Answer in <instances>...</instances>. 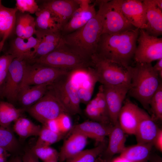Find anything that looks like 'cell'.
Returning a JSON list of instances; mask_svg holds the SVG:
<instances>
[{
  "label": "cell",
  "instance_id": "obj_1",
  "mask_svg": "<svg viewBox=\"0 0 162 162\" xmlns=\"http://www.w3.org/2000/svg\"><path fill=\"white\" fill-rule=\"evenodd\" d=\"M139 31L136 28L113 34H102L96 53L108 60L129 66L137 46Z\"/></svg>",
  "mask_w": 162,
  "mask_h": 162
},
{
  "label": "cell",
  "instance_id": "obj_2",
  "mask_svg": "<svg viewBox=\"0 0 162 162\" xmlns=\"http://www.w3.org/2000/svg\"><path fill=\"white\" fill-rule=\"evenodd\" d=\"M102 25L100 9L95 15L81 28L62 35L64 43L81 56L91 60L95 53L101 35Z\"/></svg>",
  "mask_w": 162,
  "mask_h": 162
},
{
  "label": "cell",
  "instance_id": "obj_3",
  "mask_svg": "<svg viewBox=\"0 0 162 162\" xmlns=\"http://www.w3.org/2000/svg\"><path fill=\"white\" fill-rule=\"evenodd\" d=\"M159 78L151 63H136L132 67L128 93L148 110L151 99L161 83Z\"/></svg>",
  "mask_w": 162,
  "mask_h": 162
},
{
  "label": "cell",
  "instance_id": "obj_4",
  "mask_svg": "<svg viewBox=\"0 0 162 162\" xmlns=\"http://www.w3.org/2000/svg\"><path fill=\"white\" fill-rule=\"evenodd\" d=\"M92 68L98 82L104 86H130L132 67L125 66L107 59L96 53L91 57Z\"/></svg>",
  "mask_w": 162,
  "mask_h": 162
},
{
  "label": "cell",
  "instance_id": "obj_5",
  "mask_svg": "<svg viewBox=\"0 0 162 162\" xmlns=\"http://www.w3.org/2000/svg\"><path fill=\"white\" fill-rule=\"evenodd\" d=\"M71 71L92 67L91 60L84 58L68 47L62 40L52 52L28 61Z\"/></svg>",
  "mask_w": 162,
  "mask_h": 162
},
{
  "label": "cell",
  "instance_id": "obj_6",
  "mask_svg": "<svg viewBox=\"0 0 162 162\" xmlns=\"http://www.w3.org/2000/svg\"><path fill=\"white\" fill-rule=\"evenodd\" d=\"M95 3L100 10L102 34H113L136 28L122 14L115 0H97Z\"/></svg>",
  "mask_w": 162,
  "mask_h": 162
},
{
  "label": "cell",
  "instance_id": "obj_7",
  "mask_svg": "<svg viewBox=\"0 0 162 162\" xmlns=\"http://www.w3.org/2000/svg\"><path fill=\"white\" fill-rule=\"evenodd\" d=\"M49 88L54 92L69 114H80V100L78 88L72 76V71L52 82Z\"/></svg>",
  "mask_w": 162,
  "mask_h": 162
},
{
  "label": "cell",
  "instance_id": "obj_8",
  "mask_svg": "<svg viewBox=\"0 0 162 162\" xmlns=\"http://www.w3.org/2000/svg\"><path fill=\"white\" fill-rule=\"evenodd\" d=\"M26 110L43 125L48 121L56 118L63 113L69 114L48 86L44 96L35 104L26 109Z\"/></svg>",
  "mask_w": 162,
  "mask_h": 162
},
{
  "label": "cell",
  "instance_id": "obj_9",
  "mask_svg": "<svg viewBox=\"0 0 162 162\" xmlns=\"http://www.w3.org/2000/svg\"><path fill=\"white\" fill-rule=\"evenodd\" d=\"M133 59L136 63H150L162 58V38L151 35L139 29Z\"/></svg>",
  "mask_w": 162,
  "mask_h": 162
},
{
  "label": "cell",
  "instance_id": "obj_10",
  "mask_svg": "<svg viewBox=\"0 0 162 162\" xmlns=\"http://www.w3.org/2000/svg\"><path fill=\"white\" fill-rule=\"evenodd\" d=\"M70 71L27 61L21 88L26 86L51 84Z\"/></svg>",
  "mask_w": 162,
  "mask_h": 162
},
{
  "label": "cell",
  "instance_id": "obj_11",
  "mask_svg": "<svg viewBox=\"0 0 162 162\" xmlns=\"http://www.w3.org/2000/svg\"><path fill=\"white\" fill-rule=\"evenodd\" d=\"M27 62L26 60L15 58L9 66L0 98H5L7 101L12 104L17 101Z\"/></svg>",
  "mask_w": 162,
  "mask_h": 162
},
{
  "label": "cell",
  "instance_id": "obj_12",
  "mask_svg": "<svg viewBox=\"0 0 162 162\" xmlns=\"http://www.w3.org/2000/svg\"><path fill=\"white\" fill-rule=\"evenodd\" d=\"M121 12L136 28L145 29L147 27L145 7L142 0H115Z\"/></svg>",
  "mask_w": 162,
  "mask_h": 162
},
{
  "label": "cell",
  "instance_id": "obj_13",
  "mask_svg": "<svg viewBox=\"0 0 162 162\" xmlns=\"http://www.w3.org/2000/svg\"><path fill=\"white\" fill-rule=\"evenodd\" d=\"M102 86L110 121L115 125L118 123V115L128 92L129 86Z\"/></svg>",
  "mask_w": 162,
  "mask_h": 162
},
{
  "label": "cell",
  "instance_id": "obj_14",
  "mask_svg": "<svg viewBox=\"0 0 162 162\" xmlns=\"http://www.w3.org/2000/svg\"><path fill=\"white\" fill-rule=\"evenodd\" d=\"M79 7L61 30L62 35L69 34L81 28L96 14L95 2L93 4H91V1L88 0H79Z\"/></svg>",
  "mask_w": 162,
  "mask_h": 162
},
{
  "label": "cell",
  "instance_id": "obj_15",
  "mask_svg": "<svg viewBox=\"0 0 162 162\" xmlns=\"http://www.w3.org/2000/svg\"><path fill=\"white\" fill-rule=\"evenodd\" d=\"M79 6V0H49L43 1L40 7L47 9L53 14L62 29Z\"/></svg>",
  "mask_w": 162,
  "mask_h": 162
},
{
  "label": "cell",
  "instance_id": "obj_16",
  "mask_svg": "<svg viewBox=\"0 0 162 162\" xmlns=\"http://www.w3.org/2000/svg\"><path fill=\"white\" fill-rule=\"evenodd\" d=\"M119 113L118 122L125 133L135 134L140 119L141 108L126 99Z\"/></svg>",
  "mask_w": 162,
  "mask_h": 162
},
{
  "label": "cell",
  "instance_id": "obj_17",
  "mask_svg": "<svg viewBox=\"0 0 162 162\" xmlns=\"http://www.w3.org/2000/svg\"><path fill=\"white\" fill-rule=\"evenodd\" d=\"M39 42V40L33 36L27 39L16 37L11 41L5 54L29 61L32 59Z\"/></svg>",
  "mask_w": 162,
  "mask_h": 162
},
{
  "label": "cell",
  "instance_id": "obj_18",
  "mask_svg": "<svg viewBox=\"0 0 162 162\" xmlns=\"http://www.w3.org/2000/svg\"><path fill=\"white\" fill-rule=\"evenodd\" d=\"M112 127L96 121H87L73 126L69 132L70 134L79 133L88 138L101 142L108 136Z\"/></svg>",
  "mask_w": 162,
  "mask_h": 162
},
{
  "label": "cell",
  "instance_id": "obj_19",
  "mask_svg": "<svg viewBox=\"0 0 162 162\" xmlns=\"http://www.w3.org/2000/svg\"><path fill=\"white\" fill-rule=\"evenodd\" d=\"M34 34L39 42L32 60L44 56L52 52L62 40V35L60 32L36 30Z\"/></svg>",
  "mask_w": 162,
  "mask_h": 162
},
{
  "label": "cell",
  "instance_id": "obj_20",
  "mask_svg": "<svg viewBox=\"0 0 162 162\" xmlns=\"http://www.w3.org/2000/svg\"><path fill=\"white\" fill-rule=\"evenodd\" d=\"M18 10L4 6L0 0V56L7 40L14 32Z\"/></svg>",
  "mask_w": 162,
  "mask_h": 162
},
{
  "label": "cell",
  "instance_id": "obj_21",
  "mask_svg": "<svg viewBox=\"0 0 162 162\" xmlns=\"http://www.w3.org/2000/svg\"><path fill=\"white\" fill-rule=\"evenodd\" d=\"M158 128L151 117L141 109L140 119L134 134L137 143H152Z\"/></svg>",
  "mask_w": 162,
  "mask_h": 162
},
{
  "label": "cell",
  "instance_id": "obj_22",
  "mask_svg": "<svg viewBox=\"0 0 162 162\" xmlns=\"http://www.w3.org/2000/svg\"><path fill=\"white\" fill-rule=\"evenodd\" d=\"M65 141L58 153V160L63 162L84 150L87 143L88 138L78 132L70 134Z\"/></svg>",
  "mask_w": 162,
  "mask_h": 162
},
{
  "label": "cell",
  "instance_id": "obj_23",
  "mask_svg": "<svg viewBox=\"0 0 162 162\" xmlns=\"http://www.w3.org/2000/svg\"><path fill=\"white\" fill-rule=\"evenodd\" d=\"M146 11L147 27L145 30L149 34L158 37L162 34V12L154 0H142Z\"/></svg>",
  "mask_w": 162,
  "mask_h": 162
},
{
  "label": "cell",
  "instance_id": "obj_24",
  "mask_svg": "<svg viewBox=\"0 0 162 162\" xmlns=\"http://www.w3.org/2000/svg\"><path fill=\"white\" fill-rule=\"evenodd\" d=\"M51 84L22 86L18 94L17 101L23 108L26 109L30 107L44 96Z\"/></svg>",
  "mask_w": 162,
  "mask_h": 162
},
{
  "label": "cell",
  "instance_id": "obj_25",
  "mask_svg": "<svg viewBox=\"0 0 162 162\" xmlns=\"http://www.w3.org/2000/svg\"><path fill=\"white\" fill-rule=\"evenodd\" d=\"M125 133L120 127L118 122L112 127L108 136V146L104 154L106 159L110 160L115 154H120L126 147Z\"/></svg>",
  "mask_w": 162,
  "mask_h": 162
},
{
  "label": "cell",
  "instance_id": "obj_26",
  "mask_svg": "<svg viewBox=\"0 0 162 162\" xmlns=\"http://www.w3.org/2000/svg\"><path fill=\"white\" fill-rule=\"evenodd\" d=\"M153 146L152 143H137L125 147L119 158L128 162H148Z\"/></svg>",
  "mask_w": 162,
  "mask_h": 162
},
{
  "label": "cell",
  "instance_id": "obj_27",
  "mask_svg": "<svg viewBox=\"0 0 162 162\" xmlns=\"http://www.w3.org/2000/svg\"><path fill=\"white\" fill-rule=\"evenodd\" d=\"M35 14L36 30L61 32L62 28L58 20L49 10L40 7L39 10Z\"/></svg>",
  "mask_w": 162,
  "mask_h": 162
},
{
  "label": "cell",
  "instance_id": "obj_28",
  "mask_svg": "<svg viewBox=\"0 0 162 162\" xmlns=\"http://www.w3.org/2000/svg\"><path fill=\"white\" fill-rule=\"evenodd\" d=\"M26 110L24 108H16L12 104L8 101H0V126L9 128L11 123L21 117Z\"/></svg>",
  "mask_w": 162,
  "mask_h": 162
},
{
  "label": "cell",
  "instance_id": "obj_29",
  "mask_svg": "<svg viewBox=\"0 0 162 162\" xmlns=\"http://www.w3.org/2000/svg\"><path fill=\"white\" fill-rule=\"evenodd\" d=\"M97 82V77L94 69L89 68L85 81L77 86L81 103L87 104L90 101L94 86Z\"/></svg>",
  "mask_w": 162,
  "mask_h": 162
},
{
  "label": "cell",
  "instance_id": "obj_30",
  "mask_svg": "<svg viewBox=\"0 0 162 162\" xmlns=\"http://www.w3.org/2000/svg\"><path fill=\"white\" fill-rule=\"evenodd\" d=\"M14 122L13 130L20 137L26 138L39 135L41 128L29 119L20 117Z\"/></svg>",
  "mask_w": 162,
  "mask_h": 162
},
{
  "label": "cell",
  "instance_id": "obj_31",
  "mask_svg": "<svg viewBox=\"0 0 162 162\" xmlns=\"http://www.w3.org/2000/svg\"><path fill=\"white\" fill-rule=\"evenodd\" d=\"M104 142L97 146L84 150L76 155L66 160V162H96L98 156L103 153L105 148Z\"/></svg>",
  "mask_w": 162,
  "mask_h": 162
},
{
  "label": "cell",
  "instance_id": "obj_32",
  "mask_svg": "<svg viewBox=\"0 0 162 162\" xmlns=\"http://www.w3.org/2000/svg\"><path fill=\"white\" fill-rule=\"evenodd\" d=\"M0 147L8 152H13L19 148V143L12 130L0 126Z\"/></svg>",
  "mask_w": 162,
  "mask_h": 162
},
{
  "label": "cell",
  "instance_id": "obj_33",
  "mask_svg": "<svg viewBox=\"0 0 162 162\" xmlns=\"http://www.w3.org/2000/svg\"><path fill=\"white\" fill-rule=\"evenodd\" d=\"M64 134L52 131L43 125L35 146H50L60 140Z\"/></svg>",
  "mask_w": 162,
  "mask_h": 162
},
{
  "label": "cell",
  "instance_id": "obj_34",
  "mask_svg": "<svg viewBox=\"0 0 162 162\" xmlns=\"http://www.w3.org/2000/svg\"><path fill=\"white\" fill-rule=\"evenodd\" d=\"M150 107L155 118L162 119V85L160 83L158 89L152 98L149 104Z\"/></svg>",
  "mask_w": 162,
  "mask_h": 162
},
{
  "label": "cell",
  "instance_id": "obj_35",
  "mask_svg": "<svg viewBox=\"0 0 162 162\" xmlns=\"http://www.w3.org/2000/svg\"><path fill=\"white\" fill-rule=\"evenodd\" d=\"M38 158L44 162H46L52 159L58 158V153L56 150L50 146H35L31 149Z\"/></svg>",
  "mask_w": 162,
  "mask_h": 162
},
{
  "label": "cell",
  "instance_id": "obj_36",
  "mask_svg": "<svg viewBox=\"0 0 162 162\" xmlns=\"http://www.w3.org/2000/svg\"><path fill=\"white\" fill-rule=\"evenodd\" d=\"M85 112L87 116L92 121L105 124L108 121L103 116L98 109L95 98L87 104Z\"/></svg>",
  "mask_w": 162,
  "mask_h": 162
},
{
  "label": "cell",
  "instance_id": "obj_37",
  "mask_svg": "<svg viewBox=\"0 0 162 162\" xmlns=\"http://www.w3.org/2000/svg\"><path fill=\"white\" fill-rule=\"evenodd\" d=\"M14 58L13 56L10 54H4L0 56V98L8 74L9 66Z\"/></svg>",
  "mask_w": 162,
  "mask_h": 162
},
{
  "label": "cell",
  "instance_id": "obj_38",
  "mask_svg": "<svg viewBox=\"0 0 162 162\" xmlns=\"http://www.w3.org/2000/svg\"><path fill=\"white\" fill-rule=\"evenodd\" d=\"M16 8L22 13L28 12L29 14H35L38 11L40 7L34 0H16Z\"/></svg>",
  "mask_w": 162,
  "mask_h": 162
},
{
  "label": "cell",
  "instance_id": "obj_39",
  "mask_svg": "<svg viewBox=\"0 0 162 162\" xmlns=\"http://www.w3.org/2000/svg\"><path fill=\"white\" fill-rule=\"evenodd\" d=\"M95 98L98 107L103 117L108 121L110 120L106 103L103 93L102 85L99 87L98 92Z\"/></svg>",
  "mask_w": 162,
  "mask_h": 162
},
{
  "label": "cell",
  "instance_id": "obj_40",
  "mask_svg": "<svg viewBox=\"0 0 162 162\" xmlns=\"http://www.w3.org/2000/svg\"><path fill=\"white\" fill-rule=\"evenodd\" d=\"M36 30L34 18L29 13L26 14L24 33L22 38L27 39L33 36Z\"/></svg>",
  "mask_w": 162,
  "mask_h": 162
},
{
  "label": "cell",
  "instance_id": "obj_41",
  "mask_svg": "<svg viewBox=\"0 0 162 162\" xmlns=\"http://www.w3.org/2000/svg\"><path fill=\"white\" fill-rule=\"evenodd\" d=\"M69 115L64 113L57 118L60 132L64 134L69 132L73 126Z\"/></svg>",
  "mask_w": 162,
  "mask_h": 162
},
{
  "label": "cell",
  "instance_id": "obj_42",
  "mask_svg": "<svg viewBox=\"0 0 162 162\" xmlns=\"http://www.w3.org/2000/svg\"><path fill=\"white\" fill-rule=\"evenodd\" d=\"M26 16V13H17L14 29L17 37L22 38L23 37Z\"/></svg>",
  "mask_w": 162,
  "mask_h": 162
},
{
  "label": "cell",
  "instance_id": "obj_43",
  "mask_svg": "<svg viewBox=\"0 0 162 162\" xmlns=\"http://www.w3.org/2000/svg\"><path fill=\"white\" fill-rule=\"evenodd\" d=\"M22 160L23 162H39V158L31 149L25 152Z\"/></svg>",
  "mask_w": 162,
  "mask_h": 162
},
{
  "label": "cell",
  "instance_id": "obj_44",
  "mask_svg": "<svg viewBox=\"0 0 162 162\" xmlns=\"http://www.w3.org/2000/svg\"><path fill=\"white\" fill-rule=\"evenodd\" d=\"M153 146L160 152H162V130L158 128L157 134L152 142Z\"/></svg>",
  "mask_w": 162,
  "mask_h": 162
},
{
  "label": "cell",
  "instance_id": "obj_45",
  "mask_svg": "<svg viewBox=\"0 0 162 162\" xmlns=\"http://www.w3.org/2000/svg\"><path fill=\"white\" fill-rule=\"evenodd\" d=\"M43 125L53 132L61 133L60 132L57 118L48 121Z\"/></svg>",
  "mask_w": 162,
  "mask_h": 162
},
{
  "label": "cell",
  "instance_id": "obj_46",
  "mask_svg": "<svg viewBox=\"0 0 162 162\" xmlns=\"http://www.w3.org/2000/svg\"><path fill=\"white\" fill-rule=\"evenodd\" d=\"M8 152L5 148L0 147V162H8V158L10 155Z\"/></svg>",
  "mask_w": 162,
  "mask_h": 162
},
{
  "label": "cell",
  "instance_id": "obj_47",
  "mask_svg": "<svg viewBox=\"0 0 162 162\" xmlns=\"http://www.w3.org/2000/svg\"><path fill=\"white\" fill-rule=\"evenodd\" d=\"M156 64L153 66L154 70L158 73L160 78H162V58L157 60Z\"/></svg>",
  "mask_w": 162,
  "mask_h": 162
},
{
  "label": "cell",
  "instance_id": "obj_48",
  "mask_svg": "<svg viewBox=\"0 0 162 162\" xmlns=\"http://www.w3.org/2000/svg\"><path fill=\"white\" fill-rule=\"evenodd\" d=\"M148 160L150 162H162L161 158L158 156H155L152 158L150 157Z\"/></svg>",
  "mask_w": 162,
  "mask_h": 162
},
{
  "label": "cell",
  "instance_id": "obj_49",
  "mask_svg": "<svg viewBox=\"0 0 162 162\" xmlns=\"http://www.w3.org/2000/svg\"><path fill=\"white\" fill-rule=\"evenodd\" d=\"M156 5L161 10H162V0H154Z\"/></svg>",
  "mask_w": 162,
  "mask_h": 162
},
{
  "label": "cell",
  "instance_id": "obj_50",
  "mask_svg": "<svg viewBox=\"0 0 162 162\" xmlns=\"http://www.w3.org/2000/svg\"><path fill=\"white\" fill-rule=\"evenodd\" d=\"M8 162H23L22 159L18 157H16L10 160Z\"/></svg>",
  "mask_w": 162,
  "mask_h": 162
},
{
  "label": "cell",
  "instance_id": "obj_51",
  "mask_svg": "<svg viewBox=\"0 0 162 162\" xmlns=\"http://www.w3.org/2000/svg\"><path fill=\"white\" fill-rule=\"evenodd\" d=\"M46 162H58V158H56L50 160Z\"/></svg>",
  "mask_w": 162,
  "mask_h": 162
},
{
  "label": "cell",
  "instance_id": "obj_52",
  "mask_svg": "<svg viewBox=\"0 0 162 162\" xmlns=\"http://www.w3.org/2000/svg\"><path fill=\"white\" fill-rule=\"evenodd\" d=\"M96 162H107L106 161H96Z\"/></svg>",
  "mask_w": 162,
  "mask_h": 162
}]
</instances>
